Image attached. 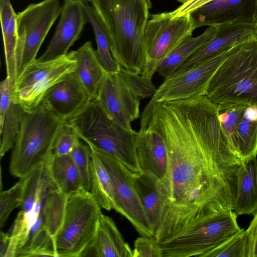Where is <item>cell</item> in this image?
Returning <instances> with one entry per match:
<instances>
[{"instance_id":"74e56055","label":"cell","mask_w":257,"mask_h":257,"mask_svg":"<svg viewBox=\"0 0 257 257\" xmlns=\"http://www.w3.org/2000/svg\"><path fill=\"white\" fill-rule=\"evenodd\" d=\"M80 139L75 128L65 121L56 137L53 154L57 156L69 154Z\"/></svg>"},{"instance_id":"836d02e7","label":"cell","mask_w":257,"mask_h":257,"mask_svg":"<svg viewBox=\"0 0 257 257\" xmlns=\"http://www.w3.org/2000/svg\"><path fill=\"white\" fill-rule=\"evenodd\" d=\"M248 243L245 230L240 229L203 257H247Z\"/></svg>"},{"instance_id":"ba28073f","label":"cell","mask_w":257,"mask_h":257,"mask_svg":"<svg viewBox=\"0 0 257 257\" xmlns=\"http://www.w3.org/2000/svg\"><path fill=\"white\" fill-rule=\"evenodd\" d=\"M237 218L232 210L221 212L159 242L163 257H203L241 229Z\"/></svg>"},{"instance_id":"8d00e7d4","label":"cell","mask_w":257,"mask_h":257,"mask_svg":"<svg viewBox=\"0 0 257 257\" xmlns=\"http://www.w3.org/2000/svg\"><path fill=\"white\" fill-rule=\"evenodd\" d=\"M81 177L83 188H91V150L89 146L79 141L70 153Z\"/></svg>"},{"instance_id":"f35d334b","label":"cell","mask_w":257,"mask_h":257,"mask_svg":"<svg viewBox=\"0 0 257 257\" xmlns=\"http://www.w3.org/2000/svg\"><path fill=\"white\" fill-rule=\"evenodd\" d=\"M133 257H163L162 248L153 237L142 236L134 242Z\"/></svg>"},{"instance_id":"f6af8a7d","label":"cell","mask_w":257,"mask_h":257,"mask_svg":"<svg viewBox=\"0 0 257 257\" xmlns=\"http://www.w3.org/2000/svg\"><path fill=\"white\" fill-rule=\"evenodd\" d=\"M253 21L257 23V7L253 17Z\"/></svg>"},{"instance_id":"1f68e13d","label":"cell","mask_w":257,"mask_h":257,"mask_svg":"<svg viewBox=\"0 0 257 257\" xmlns=\"http://www.w3.org/2000/svg\"><path fill=\"white\" fill-rule=\"evenodd\" d=\"M23 108L11 99L7 112L2 135L0 155L2 158L13 148L20 132Z\"/></svg>"},{"instance_id":"d590c367","label":"cell","mask_w":257,"mask_h":257,"mask_svg":"<svg viewBox=\"0 0 257 257\" xmlns=\"http://www.w3.org/2000/svg\"><path fill=\"white\" fill-rule=\"evenodd\" d=\"M24 178H21L12 187L0 193V227L2 229L12 211L20 207L23 196Z\"/></svg>"},{"instance_id":"4fadbf2b","label":"cell","mask_w":257,"mask_h":257,"mask_svg":"<svg viewBox=\"0 0 257 257\" xmlns=\"http://www.w3.org/2000/svg\"><path fill=\"white\" fill-rule=\"evenodd\" d=\"M234 48L210 57L186 71L165 78L151 100L164 102L205 95L213 76Z\"/></svg>"},{"instance_id":"b9f144b4","label":"cell","mask_w":257,"mask_h":257,"mask_svg":"<svg viewBox=\"0 0 257 257\" xmlns=\"http://www.w3.org/2000/svg\"><path fill=\"white\" fill-rule=\"evenodd\" d=\"M213 0H189L182 4L174 11L171 12L172 17L191 14L200 7Z\"/></svg>"},{"instance_id":"e0dca14e","label":"cell","mask_w":257,"mask_h":257,"mask_svg":"<svg viewBox=\"0 0 257 257\" xmlns=\"http://www.w3.org/2000/svg\"><path fill=\"white\" fill-rule=\"evenodd\" d=\"M257 0H213L191 14L196 28L232 22H254Z\"/></svg>"},{"instance_id":"7a4b0ae2","label":"cell","mask_w":257,"mask_h":257,"mask_svg":"<svg viewBox=\"0 0 257 257\" xmlns=\"http://www.w3.org/2000/svg\"><path fill=\"white\" fill-rule=\"evenodd\" d=\"M91 4L115 61L120 67L142 75L146 63L144 34L150 0H92Z\"/></svg>"},{"instance_id":"4316f807","label":"cell","mask_w":257,"mask_h":257,"mask_svg":"<svg viewBox=\"0 0 257 257\" xmlns=\"http://www.w3.org/2000/svg\"><path fill=\"white\" fill-rule=\"evenodd\" d=\"M91 150V188L90 192L101 208L113 209L114 202L112 182L109 175L96 150Z\"/></svg>"},{"instance_id":"2e32d148","label":"cell","mask_w":257,"mask_h":257,"mask_svg":"<svg viewBox=\"0 0 257 257\" xmlns=\"http://www.w3.org/2000/svg\"><path fill=\"white\" fill-rule=\"evenodd\" d=\"M91 100L74 71L51 87L40 104L59 118L66 120L81 110Z\"/></svg>"},{"instance_id":"ab89813d","label":"cell","mask_w":257,"mask_h":257,"mask_svg":"<svg viewBox=\"0 0 257 257\" xmlns=\"http://www.w3.org/2000/svg\"><path fill=\"white\" fill-rule=\"evenodd\" d=\"M13 85L8 76L0 84V135L2 133L5 116L11 101Z\"/></svg>"},{"instance_id":"7402d4cb","label":"cell","mask_w":257,"mask_h":257,"mask_svg":"<svg viewBox=\"0 0 257 257\" xmlns=\"http://www.w3.org/2000/svg\"><path fill=\"white\" fill-rule=\"evenodd\" d=\"M54 183L46 169L37 200L29 211L20 210L7 233L11 235L9 246L5 257H15L17 251L26 243L30 229L36 220L41 210L43 199Z\"/></svg>"},{"instance_id":"5bb4252c","label":"cell","mask_w":257,"mask_h":257,"mask_svg":"<svg viewBox=\"0 0 257 257\" xmlns=\"http://www.w3.org/2000/svg\"><path fill=\"white\" fill-rule=\"evenodd\" d=\"M216 26L215 37L194 53L174 74L186 71L210 57L257 39L255 22H232Z\"/></svg>"},{"instance_id":"3957f363","label":"cell","mask_w":257,"mask_h":257,"mask_svg":"<svg viewBox=\"0 0 257 257\" xmlns=\"http://www.w3.org/2000/svg\"><path fill=\"white\" fill-rule=\"evenodd\" d=\"M204 96L219 108L257 105V39L233 49L213 76Z\"/></svg>"},{"instance_id":"60d3db41","label":"cell","mask_w":257,"mask_h":257,"mask_svg":"<svg viewBox=\"0 0 257 257\" xmlns=\"http://www.w3.org/2000/svg\"><path fill=\"white\" fill-rule=\"evenodd\" d=\"M245 231L248 240L247 257H257V211Z\"/></svg>"},{"instance_id":"83f0119b","label":"cell","mask_w":257,"mask_h":257,"mask_svg":"<svg viewBox=\"0 0 257 257\" xmlns=\"http://www.w3.org/2000/svg\"><path fill=\"white\" fill-rule=\"evenodd\" d=\"M238 154L245 161L257 156V105L244 109L237 128Z\"/></svg>"},{"instance_id":"cb8c5ba5","label":"cell","mask_w":257,"mask_h":257,"mask_svg":"<svg viewBox=\"0 0 257 257\" xmlns=\"http://www.w3.org/2000/svg\"><path fill=\"white\" fill-rule=\"evenodd\" d=\"M17 14L10 0H0V19L7 75L14 84L17 79Z\"/></svg>"},{"instance_id":"6da1fadb","label":"cell","mask_w":257,"mask_h":257,"mask_svg":"<svg viewBox=\"0 0 257 257\" xmlns=\"http://www.w3.org/2000/svg\"><path fill=\"white\" fill-rule=\"evenodd\" d=\"M143 116V125L164 140L169 156L167 175L160 180L163 209L154 238L160 242L233 210L242 161L227 146L217 106L204 95L151 101Z\"/></svg>"},{"instance_id":"f1b7e54d","label":"cell","mask_w":257,"mask_h":257,"mask_svg":"<svg viewBox=\"0 0 257 257\" xmlns=\"http://www.w3.org/2000/svg\"><path fill=\"white\" fill-rule=\"evenodd\" d=\"M87 21L92 26L97 44L95 51L96 58L106 74L116 72L120 68L112 57L105 31L102 23L92 6L84 5Z\"/></svg>"},{"instance_id":"52a82bcc","label":"cell","mask_w":257,"mask_h":257,"mask_svg":"<svg viewBox=\"0 0 257 257\" xmlns=\"http://www.w3.org/2000/svg\"><path fill=\"white\" fill-rule=\"evenodd\" d=\"M101 208L83 188L67 195L63 223L54 237L57 257H80L94 236Z\"/></svg>"},{"instance_id":"277c9868","label":"cell","mask_w":257,"mask_h":257,"mask_svg":"<svg viewBox=\"0 0 257 257\" xmlns=\"http://www.w3.org/2000/svg\"><path fill=\"white\" fill-rule=\"evenodd\" d=\"M66 121L86 144L119 160L132 173L141 172L135 152L137 132L110 118L96 98Z\"/></svg>"},{"instance_id":"f546056e","label":"cell","mask_w":257,"mask_h":257,"mask_svg":"<svg viewBox=\"0 0 257 257\" xmlns=\"http://www.w3.org/2000/svg\"><path fill=\"white\" fill-rule=\"evenodd\" d=\"M66 197L67 195L61 192L54 183L44 201L45 228L53 238L63 223Z\"/></svg>"},{"instance_id":"8fae6325","label":"cell","mask_w":257,"mask_h":257,"mask_svg":"<svg viewBox=\"0 0 257 257\" xmlns=\"http://www.w3.org/2000/svg\"><path fill=\"white\" fill-rule=\"evenodd\" d=\"M75 68V60L68 54L49 61L36 60L14 84L12 91L16 101L25 110L36 108L48 90Z\"/></svg>"},{"instance_id":"e575fe53","label":"cell","mask_w":257,"mask_h":257,"mask_svg":"<svg viewBox=\"0 0 257 257\" xmlns=\"http://www.w3.org/2000/svg\"><path fill=\"white\" fill-rule=\"evenodd\" d=\"M46 165V164L36 168L24 178L23 201L20 210L29 211L34 205L44 176Z\"/></svg>"},{"instance_id":"484cf974","label":"cell","mask_w":257,"mask_h":257,"mask_svg":"<svg viewBox=\"0 0 257 257\" xmlns=\"http://www.w3.org/2000/svg\"><path fill=\"white\" fill-rule=\"evenodd\" d=\"M46 167L58 189L65 195L83 188L79 173L70 154L57 156L53 154Z\"/></svg>"},{"instance_id":"603a6c76","label":"cell","mask_w":257,"mask_h":257,"mask_svg":"<svg viewBox=\"0 0 257 257\" xmlns=\"http://www.w3.org/2000/svg\"><path fill=\"white\" fill-rule=\"evenodd\" d=\"M69 54L76 62L75 72L91 99L97 97L105 72L99 63L90 41Z\"/></svg>"},{"instance_id":"ac0fdd59","label":"cell","mask_w":257,"mask_h":257,"mask_svg":"<svg viewBox=\"0 0 257 257\" xmlns=\"http://www.w3.org/2000/svg\"><path fill=\"white\" fill-rule=\"evenodd\" d=\"M136 156L141 172L160 180L167 175L169 156L166 143L158 132L149 126L140 127L136 138Z\"/></svg>"},{"instance_id":"d6986e66","label":"cell","mask_w":257,"mask_h":257,"mask_svg":"<svg viewBox=\"0 0 257 257\" xmlns=\"http://www.w3.org/2000/svg\"><path fill=\"white\" fill-rule=\"evenodd\" d=\"M82 256L133 257V252L113 219L102 213L94 236L81 253Z\"/></svg>"},{"instance_id":"5b68a950","label":"cell","mask_w":257,"mask_h":257,"mask_svg":"<svg viewBox=\"0 0 257 257\" xmlns=\"http://www.w3.org/2000/svg\"><path fill=\"white\" fill-rule=\"evenodd\" d=\"M65 121L42 104L31 110L23 109L20 132L11 157L12 175L23 178L46 164L53 155L56 137Z\"/></svg>"},{"instance_id":"ffe728a7","label":"cell","mask_w":257,"mask_h":257,"mask_svg":"<svg viewBox=\"0 0 257 257\" xmlns=\"http://www.w3.org/2000/svg\"><path fill=\"white\" fill-rule=\"evenodd\" d=\"M236 196L233 211L237 216L257 211V158L242 161L236 171Z\"/></svg>"},{"instance_id":"30bf717a","label":"cell","mask_w":257,"mask_h":257,"mask_svg":"<svg viewBox=\"0 0 257 257\" xmlns=\"http://www.w3.org/2000/svg\"><path fill=\"white\" fill-rule=\"evenodd\" d=\"M62 9L60 0H44L29 5L17 14V79L37 60L38 51Z\"/></svg>"},{"instance_id":"44dd1931","label":"cell","mask_w":257,"mask_h":257,"mask_svg":"<svg viewBox=\"0 0 257 257\" xmlns=\"http://www.w3.org/2000/svg\"><path fill=\"white\" fill-rule=\"evenodd\" d=\"M132 178L135 190L155 234L159 224L163 204L160 180L150 174L143 172L132 173Z\"/></svg>"},{"instance_id":"8992f818","label":"cell","mask_w":257,"mask_h":257,"mask_svg":"<svg viewBox=\"0 0 257 257\" xmlns=\"http://www.w3.org/2000/svg\"><path fill=\"white\" fill-rule=\"evenodd\" d=\"M157 88L152 79L122 67L105 73L96 99L110 118L124 128L140 117L141 100L152 96Z\"/></svg>"},{"instance_id":"4dcf8cb0","label":"cell","mask_w":257,"mask_h":257,"mask_svg":"<svg viewBox=\"0 0 257 257\" xmlns=\"http://www.w3.org/2000/svg\"><path fill=\"white\" fill-rule=\"evenodd\" d=\"M246 106L238 105L218 107V119L227 146L231 153L239 160L237 128Z\"/></svg>"},{"instance_id":"ee69618b","label":"cell","mask_w":257,"mask_h":257,"mask_svg":"<svg viewBox=\"0 0 257 257\" xmlns=\"http://www.w3.org/2000/svg\"><path fill=\"white\" fill-rule=\"evenodd\" d=\"M92 0H64V1L78 2L84 4H88V3H91Z\"/></svg>"},{"instance_id":"d4e9b609","label":"cell","mask_w":257,"mask_h":257,"mask_svg":"<svg viewBox=\"0 0 257 257\" xmlns=\"http://www.w3.org/2000/svg\"><path fill=\"white\" fill-rule=\"evenodd\" d=\"M217 30V26H209L199 36L187 38L162 61L156 72L164 78L172 75L194 53L210 41Z\"/></svg>"},{"instance_id":"9a60e30c","label":"cell","mask_w":257,"mask_h":257,"mask_svg":"<svg viewBox=\"0 0 257 257\" xmlns=\"http://www.w3.org/2000/svg\"><path fill=\"white\" fill-rule=\"evenodd\" d=\"M84 5L78 2L64 1L54 35L38 61L52 60L68 54L70 48L79 38L88 22Z\"/></svg>"},{"instance_id":"bcb514c9","label":"cell","mask_w":257,"mask_h":257,"mask_svg":"<svg viewBox=\"0 0 257 257\" xmlns=\"http://www.w3.org/2000/svg\"><path fill=\"white\" fill-rule=\"evenodd\" d=\"M188 1L189 0H177L178 2L181 3L182 4L188 2Z\"/></svg>"},{"instance_id":"9c48e42d","label":"cell","mask_w":257,"mask_h":257,"mask_svg":"<svg viewBox=\"0 0 257 257\" xmlns=\"http://www.w3.org/2000/svg\"><path fill=\"white\" fill-rule=\"evenodd\" d=\"M191 14L172 17L171 12L151 15L145 31L146 63L142 75L152 79L162 61L196 29Z\"/></svg>"},{"instance_id":"7c38bea8","label":"cell","mask_w":257,"mask_h":257,"mask_svg":"<svg viewBox=\"0 0 257 257\" xmlns=\"http://www.w3.org/2000/svg\"><path fill=\"white\" fill-rule=\"evenodd\" d=\"M95 149L112 182L113 209L126 218L141 236L154 237V232L134 188L132 172L119 160Z\"/></svg>"},{"instance_id":"7bdbcfd3","label":"cell","mask_w":257,"mask_h":257,"mask_svg":"<svg viewBox=\"0 0 257 257\" xmlns=\"http://www.w3.org/2000/svg\"><path fill=\"white\" fill-rule=\"evenodd\" d=\"M11 236L8 233L1 231L0 233V257H5L7 253L10 242Z\"/></svg>"},{"instance_id":"d6a6232c","label":"cell","mask_w":257,"mask_h":257,"mask_svg":"<svg viewBox=\"0 0 257 257\" xmlns=\"http://www.w3.org/2000/svg\"><path fill=\"white\" fill-rule=\"evenodd\" d=\"M26 256L57 257L54 238L46 229L28 240L15 255V257Z\"/></svg>"}]
</instances>
